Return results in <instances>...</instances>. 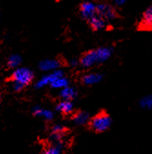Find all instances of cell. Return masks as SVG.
Wrapping results in <instances>:
<instances>
[{
	"label": "cell",
	"mask_w": 152,
	"mask_h": 154,
	"mask_svg": "<svg viewBox=\"0 0 152 154\" xmlns=\"http://www.w3.org/2000/svg\"><path fill=\"white\" fill-rule=\"evenodd\" d=\"M89 126L92 131L95 132H104L109 129L112 123V120L110 116L102 112L95 115L90 121H89Z\"/></svg>",
	"instance_id": "cell-1"
},
{
	"label": "cell",
	"mask_w": 152,
	"mask_h": 154,
	"mask_svg": "<svg viewBox=\"0 0 152 154\" xmlns=\"http://www.w3.org/2000/svg\"><path fill=\"white\" fill-rule=\"evenodd\" d=\"M33 77L34 74L31 70H29L28 68L22 67V68H17L14 71L12 74V80L14 83H18L21 85L23 87H25L32 82Z\"/></svg>",
	"instance_id": "cell-2"
},
{
	"label": "cell",
	"mask_w": 152,
	"mask_h": 154,
	"mask_svg": "<svg viewBox=\"0 0 152 154\" xmlns=\"http://www.w3.org/2000/svg\"><path fill=\"white\" fill-rule=\"evenodd\" d=\"M60 76H63V72L60 70H55L39 79L36 84V88H43L47 85H51V84Z\"/></svg>",
	"instance_id": "cell-3"
},
{
	"label": "cell",
	"mask_w": 152,
	"mask_h": 154,
	"mask_svg": "<svg viewBox=\"0 0 152 154\" xmlns=\"http://www.w3.org/2000/svg\"><path fill=\"white\" fill-rule=\"evenodd\" d=\"M97 14L104 19L108 20L114 19L117 17V13L113 9V8L105 3H100L97 6Z\"/></svg>",
	"instance_id": "cell-4"
},
{
	"label": "cell",
	"mask_w": 152,
	"mask_h": 154,
	"mask_svg": "<svg viewBox=\"0 0 152 154\" xmlns=\"http://www.w3.org/2000/svg\"><path fill=\"white\" fill-rule=\"evenodd\" d=\"M80 13L84 19L89 20L97 13V6L92 2H85L80 6Z\"/></svg>",
	"instance_id": "cell-5"
},
{
	"label": "cell",
	"mask_w": 152,
	"mask_h": 154,
	"mask_svg": "<svg viewBox=\"0 0 152 154\" xmlns=\"http://www.w3.org/2000/svg\"><path fill=\"white\" fill-rule=\"evenodd\" d=\"M80 63L82 64V66H84L86 68L91 67L92 65H94L96 63H99V60H98L96 50H92V51H89L87 54H85L80 60Z\"/></svg>",
	"instance_id": "cell-6"
},
{
	"label": "cell",
	"mask_w": 152,
	"mask_h": 154,
	"mask_svg": "<svg viewBox=\"0 0 152 154\" xmlns=\"http://www.w3.org/2000/svg\"><path fill=\"white\" fill-rule=\"evenodd\" d=\"M60 67V62L55 59H47L40 62L39 68L44 72H53Z\"/></svg>",
	"instance_id": "cell-7"
},
{
	"label": "cell",
	"mask_w": 152,
	"mask_h": 154,
	"mask_svg": "<svg viewBox=\"0 0 152 154\" xmlns=\"http://www.w3.org/2000/svg\"><path fill=\"white\" fill-rule=\"evenodd\" d=\"M32 112L37 117H41L46 121H52L54 118V113L50 110L43 109L40 106H35L32 109Z\"/></svg>",
	"instance_id": "cell-8"
},
{
	"label": "cell",
	"mask_w": 152,
	"mask_h": 154,
	"mask_svg": "<svg viewBox=\"0 0 152 154\" xmlns=\"http://www.w3.org/2000/svg\"><path fill=\"white\" fill-rule=\"evenodd\" d=\"M56 110L63 114H70L73 110H74V106L71 101L68 100H63L62 102H60L59 103H57Z\"/></svg>",
	"instance_id": "cell-9"
},
{
	"label": "cell",
	"mask_w": 152,
	"mask_h": 154,
	"mask_svg": "<svg viewBox=\"0 0 152 154\" xmlns=\"http://www.w3.org/2000/svg\"><path fill=\"white\" fill-rule=\"evenodd\" d=\"M101 79H102V75L101 74L91 72V73H88V74L83 76L82 82H83L84 85H96V84L99 83L101 81Z\"/></svg>",
	"instance_id": "cell-10"
},
{
	"label": "cell",
	"mask_w": 152,
	"mask_h": 154,
	"mask_svg": "<svg viewBox=\"0 0 152 154\" xmlns=\"http://www.w3.org/2000/svg\"><path fill=\"white\" fill-rule=\"evenodd\" d=\"M73 122L78 125H86L89 122V114L86 112H78L73 116Z\"/></svg>",
	"instance_id": "cell-11"
},
{
	"label": "cell",
	"mask_w": 152,
	"mask_h": 154,
	"mask_svg": "<svg viewBox=\"0 0 152 154\" xmlns=\"http://www.w3.org/2000/svg\"><path fill=\"white\" fill-rule=\"evenodd\" d=\"M96 53H97V56H98V60L99 63H103L105 61H107L112 54V49L109 47H100L96 49Z\"/></svg>",
	"instance_id": "cell-12"
},
{
	"label": "cell",
	"mask_w": 152,
	"mask_h": 154,
	"mask_svg": "<svg viewBox=\"0 0 152 154\" xmlns=\"http://www.w3.org/2000/svg\"><path fill=\"white\" fill-rule=\"evenodd\" d=\"M89 24L91 26V27L94 30H100L103 29L106 26V22L105 19L103 17H101L99 15H95L94 17H92L89 20Z\"/></svg>",
	"instance_id": "cell-13"
},
{
	"label": "cell",
	"mask_w": 152,
	"mask_h": 154,
	"mask_svg": "<svg viewBox=\"0 0 152 154\" xmlns=\"http://www.w3.org/2000/svg\"><path fill=\"white\" fill-rule=\"evenodd\" d=\"M60 97L62 98V100H68L71 101L72 99H74L76 96H77V91H76L74 88L69 87L68 85L62 88L60 93H59Z\"/></svg>",
	"instance_id": "cell-14"
},
{
	"label": "cell",
	"mask_w": 152,
	"mask_h": 154,
	"mask_svg": "<svg viewBox=\"0 0 152 154\" xmlns=\"http://www.w3.org/2000/svg\"><path fill=\"white\" fill-rule=\"evenodd\" d=\"M142 26L146 29H152V5L147 8L143 15Z\"/></svg>",
	"instance_id": "cell-15"
},
{
	"label": "cell",
	"mask_w": 152,
	"mask_h": 154,
	"mask_svg": "<svg viewBox=\"0 0 152 154\" xmlns=\"http://www.w3.org/2000/svg\"><path fill=\"white\" fill-rule=\"evenodd\" d=\"M68 85V80L66 78V77L63 76H60L58 78H57L52 84H51V87L55 88V89H62L66 86Z\"/></svg>",
	"instance_id": "cell-16"
},
{
	"label": "cell",
	"mask_w": 152,
	"mask_h": 154,
	"mask_svg": "<svg viewBox=\"0 0 152 154\" xmlns=\"http://www.w3.org/2000/svg\"><path fill=\"white\" fill-rule=\"evenodd\" d=\"M139 105L143 109H152V94L143 97L139 102Z\"/></svg>",
	"instance_id": "cell-17"
},
{
	"label": "cell",
	"mask_w": 152,
	"mask_h": 154,
	"mask_svg": "<svg viewBox=\"0 0 152 154\" xmlns=\"http://www.w3.org/2000/svg\"><path fill=\"white\" fill-rule=\"evenodd\" d=\"M21 63V57L18 54H13L8 59V65L12 68H17Z\"/></svg>",
	"instance_id": "cell-18"
},
{
	"label": "cell",
	"mask_w": 152,
	"mask_h": 154,
	"mask_svg": "<svg viewBox=\"0 0 152 154\" xmlns=\"http://www.w3.org/2000/svg\"><path fill=\"white\" fill-rule=\"evenodd\" d=\"M66 129L65 126L61 125V124H55L52 127V132L53 133H57V134H65Z\"/></svg>",
	"instance_id": "cell-19"
},
{
	"label": "cell",
	"mask_w": 152,
	"mask_h": 154,
	"mask_svg": "<svg viewBox=\"0 0 152 154\" xmlns=\"http://www.w3.org/2000/svg\"><path fill=\"white\" fill-rule=\"evenodd\" d=\"M114 1H115L116 5H118V6H122V5H124V4L126 3L127 0H114Z\"/></svg>",
	"instance_id": "cell-20"
},
{
	"label": "cell",
	"mask_w": 152,
	"mask_h": 154,
	"mask_svg": "<svg viewBox=\"0 0 152 154\" xmlns=\"http://www.w3.org/2000/svg\"><path fill=\"white\" fill-rule=\"evenodd\" d=\"M77 64H78V60H77V59H72V60L70 61V65H71L72 67H75Z\"/></svg>",
	"instance_id": "cell-21"
}]
</instances>
